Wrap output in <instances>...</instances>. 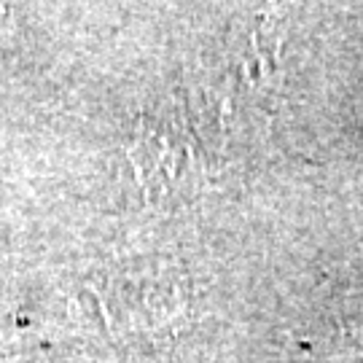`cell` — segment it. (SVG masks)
Wrapping results in <instances>:
<instances>
[{
	"instance_id": "obj_1",
	"label": "cell",
	"mask_w": 363,
	"mask_h": 363,
	"mask_svg": "<svg viewBox=\"0 0 363 363\" xmlns=\"http://www.w3.org/2000/svg\"><path fill=\"white\" fill-rule=\"evenodd\" d=\"M130 156L138 178L151 189H181L208 167L205 145L178 113H151L138 124Z\"/></svg>"
}]
</instances>
